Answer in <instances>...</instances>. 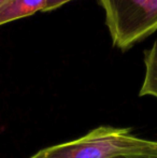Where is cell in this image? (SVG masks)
<instances>
[{
    "mask_svg": "<svg viewBox=\"0 0 157 158\" xmlns=\"http://www.w3.org/2000/svg\"><path fill=\"white\" fill-rule=\"evenodd\" d=\"M69 1L72 0H45V6L42 12H50V11H54L56 9L63 6L64 4L68 3Z\"/></svg>",
    "mask_w": 157,
    "mask_h": 158,
    "instance_id": "5",
    "label": "cell"
},
{
    "mask_svg": "<svg viewBox=\"0 0 157 158\" xmlns=\"http://www.w3.org/2000/svg\"><path fill=\"white\" fill-rule=\"evenodd\" d=\"M8 0H0V6H2V4L4 3V2H6Z\"/></svg>",
    "mask_w": 157,
    "mask_h": 158,
    "instance_id": "7",
    "label": "cell"
},
{
    "mask_svg": "<svg viewBox=\"0 0 157 158\" xmlns=\"http://www.w3.org/2000/svg\"><path fill=\"white\" fill-rule=\"evenodd\" d=\"M156 145L157 141L137 137L130 128L100 126L79 139L43 148L30 158H118Z\"/></svg>",
    "mask_w": 157,
    "mask_h": 158,
    "instance_id": "1",
    "label": "cell"
},
{
    "mask_svg": "<svg viewBox=\"0 0 157 158\" xmlns=\"http://www.w3.org/2000/svg\"><path fill=\"white\" fill-rule=\"evenodd\" d=\"M45 0H8L0 6V26L42 12Z\"/></svg>",
    "mask_w": 157,
    "mask_h": 158,
    "instance_id": "3",
    "label": "cell"
},
{
    "mask_svg": "<svg viewBox=\"0 0 157 158\" xmlns=\"http://www.w3.org/2000/svg\"><path fill=\"white\" fill-rule=\"evenodd\" d=\"M118 158H157V145L154 148H152V150L147 151V152L127 155V156H121Z\"/></svg>",
    "mask_w": 157,
    "mask_h": 158,
    "instance_id": "6",
    "label": "cell"
},
{
    "mask_svg": "<svg viewBox=\"0 0 157 158\" xmlns=\"http://www.w3.org/2000/svg\"><path fill=\"white\" fill-rule=\"evenodd\" d=\"M112 45L122 52L157 31V0H99Z\"/></svg>",
    "mask_w": 157,
    "mask_h": 158,
    "instance_id": "2",
    "label": "cell"
},
{
    "mask_svg": "<svg viewBox=\"0 0 157 158\" xmlns=\"http://www.w3.org/2000/svg\"><path fill=\"white\" fill-rule=\"evenodd\" d=\"M144 79L141 85L140 97H154L157 99V40L144 51Z\"/></svg>",
    "mask_w": 157,
    "mask_h": 158,
    "instance_id": "4",
    "label": "cell"
}]
</instances>
